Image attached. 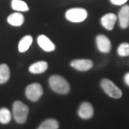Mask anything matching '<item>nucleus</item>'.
Instances as JSON below:
<instances>
[{
	"label": "nucleus",
	"instance_id": "15",
	"mask_svg": "<svg viewBox=\"0 0 129 129\" xmlns=\"http://www.w3.org/2000/svg\"><path fill=\"white\" fill-rule=\"evenodd\" d=\"M10 77V70L8 65L6 64H0V85L6 83Z\"/></svg>",
	"mask_w": 129,
	"mask_h": 129
},
{
	"label": "nucleus",
	"instance_id": "16",
	"mask_svg": "<svg viewBox=\"0 0 129 129\" xmlns=\"http://www.w3.org/2000/svg\"><path fill=\"white\" fill-rule=\"evenodd\" d=\"M11 5L12 8L17 12H27L29 10L27 3L22 0H12Z\"/></svg>",
	"mask_w": 129,
	"mask_h": 129
},
{
	"label": "nucleus",
	"instance_id": "17",
	"mask_svg": "<svg viewBox=\"0 0 129 129\" xmlns=\"http://www.w3.org/2000/svg\"><path fill=\"white\" fill-rule=\"evenodd\" d=\"M59 123L55 119H47L43 121L37 129H58Z\"/></svg>",
	"mask_w": 129,
	"mask_h": 129
},
{
	"label": "nucleus",
	"instance_id": "1",
	"mask_svg": "<svg viewBox=\"0 0 129 129\" xmlns=\"http://www.w3.org/2000/svg\"><path fill=\"white\" fill-rule=\"evenodd\" d=\"M49 84L51 89L58 94L65 95L70 90V86L68 82L60 75H52L49 79Z\"/></svg>",
	"mask_w": 129,
	"mask_h": 129
},
{
	"label": "nucleus",
	"instance_id": "3",
	"mask_svg": "<svg viewBox=\"0 0 129 129\" xmlns=\"http://www.w3.org/2000/svg\"><path fill=\"white\" fill-rule=\"evenodd\" d=\"M88 17L87 10L83 8H72L68 9L65 13L66 19L71 22H81L85 20Z\"/></svg>",
	"mask_w": 129,
	"mask_h": 129
},
{
	"label": "nucleus",
	"instance_id": "2",
	"mask_svg": "<svg viewBox=\"0 0 129 129\" xmlns=\"http://www.w3.org/2000/svg\"><path fill=\"white\" fill-rule=\"evenodd\" d=\"M29 113V108L22 102L17 101L13 103L12 115L17 123L22 124L26 122Z\"/></svg>",
	"mask_w": 129,
	"mask_h": 129
},
{
	"label": "nucleus",
	"instance_id": "11",
	"mask_svg": "<svg viewBox=\"0 0 129 129\" xmlns=\"http://www.w3.org/2000/svg\"><path fill=\"white\" fill-rule=\"evenodd\" d=\"M117 20V17L113 13H108L101 18V24L103 27L108 30H112Z\"/></svg>",
	"mask_w": 129,
	"mask_h": 129
},
{
	"label": "nucleus",
	"instance_id": "7",
	"mask_svg": "<svg viewBox=\"0 0 129 129\" xmlns=\"http://www.w3.org/2000/svg\"><path fill=\"white\" fill-rule=\"evenodd\" d=\"M71 67L79 71H88L93 66L92 60L87 59H77L71 62Z\"/></svg>",
	"mask_w": 129,
	"mask_h": 129
},
{
	"label": "nucleus",
	"instance_id": "4",
	"mask_svg": "<svg viewBox=\"0 0 129 129\" xmlns=\"http://www.w3.org/2000/svg\"><path fill=\"white\" fill-rule=\"evenodd\" d=\"M103 90L108 95L113 98L118 99L122 96V91L118 86H116L113 82L108 79H103L101 82Z\"/></svg>",
	"mask_w": 129,
	"mask_h": 129
},
{
	"label": "nucleus",
	"instance_id": "14",
	"mask_svg": "<svg viewBox=\"0 0 129 129\" xmlns=\"http://www.w3.org/2000/svg\"><path fill=\"white\" fill-rule=\"evenodd\" d=\"M33 42L32 36L26 35L23 37L19 41L18 45V50L20 52H24L28 50L29 47L31 46Z\"/></svg>",
	"mask_w": 129,
	"mask_h": 129
},
{
	"label": "nucleus",
	"instance_id": "5",
	"mask_svg": "<svg viewBox=\"0 0 129 129\" xmlns=\"http://www.w3.org/2000/svg\"><path fill=\"white\" fill-rule=\"evenodd\" d=\"M43 94V89L40 84L37 83L29 85L25 90V95L29 101L36 102L40 100Z\"/></svg>",
	"mask_w": 129,
	"mask_h": 129
},
{
	"label": "nucleus",
	"instance_id": "10",
	"mask_svg": "<svg viewBox=\"0 0 129 129\" xmlns=\"http://www.w3.org/2000/svg\"><path fill=\"white\" fill-rule=\"evenodd\" d=\"M118 20L120 27L125 29L129 25V6H123L118 13Z\"/></svg>",
	"mask_w": 129,
	"mask_h": 129
},
{
	"label": "nucleus",
	"instance_id": "21",
	"mask_svg": "<svg viewBox=\"0 0 129 129\" xmlns=\"http://www.w3.org/2000/svg\"><path fill=\"white\" fill-rule=\"evenodd\" d=\"M124 81L125 83V84H126L128 86H129V73H126L125 75Z\"/></svg>",
	"mask_w": 129,
	"mask_h": 129
},
{
	"label": "nucleus",
	"instance_id": "19",
	"mask_svg": "<svg viewBox=\"0 0 129 129\" xmlns=\"http://www.w3.org/2000/svg\"><path fill=\"white\" fill-rule=\"evenodd\" d=\"M118 54L121 57L129 55V43L124 42L120 44L118 47Z\"/></svg>",
	"mask_w": 129,
	"mask_h": 129
},
{
	"label": "nucleus",
	"instance_id": "6",
	"mask_svg": "<svg viewBox=\"0 0 129 129\" xmlns=\"http://www.w3.org/2000/svg\"><path fill=\"white\" fill-rule=\"evenodd\" d=\"M96 45L98 50L103 53H108L111 50V41L104 35H99L97 36Z\"/></svg>",
	"mask_w": 129,
	"mask_h": 129
},
{
	"label": "nucleus",
	"instance_id": "9",
	"mask_svg": "<svg viewBox=\"0 0 129 129\" xmlns=\"http://www.w3.org/2000/svg\"><path fill=\"white\" fill-rule=\"evenodd\" d=\"M37 43L39 46L45 52H52L55 50V44L44 35H41L37 37Z\"/></svg>",
	"mask_w": 129,
	"mask_h": 129
},
{
	"label": "nucleus",
	"instance_id": "8",
	"mask_svg": "<svg viewBox=\"0 0 129 129\" xmlns=\"http://www.w3.org/2000/svg\"><path fill=\"white\" fill-rule=\"evenodd\" d=\"M93 113H94V110L92 105L90 103L84 102L79 108L78 115L83 119L91 118L93 115Z\"/></svg>",
	"mask_w": 129,
	"mask_h": 129
},
{
	"label": "nucleus",
	"instance_id": "12",
	"mask_svg": "<svg viewBox=\"0 0 129 129\" xmlns=\"http://www.w3.org/2000/svg\"><path fill=\"white\" fill-rule=\"evenodd\" d=\"M48 68V64L45 61H39L31 64L29 68V72L32 74H41L45 73Z\"/></svg>",
	"mask_w": 129,
	"mask_h": 129
},
{
	"label": "nucleus",
	"instance_id": "20",
	"mask_svg": "<svg viewBox=\"0 0 129 129\" xmlns=\"http://www.w3.org/2000/svg\"><path fill=\"white\" fill-rule=\"evenodd\" d=\"M110 1L113 5L119 6V5H124L128 0H110Z\"/></svg>",
	"mask_w": 129,
	"mask_h": 129
},
{
	"label": "nucleus",
	"instance_id": "18",
	"mask_svg": "<svg viewBox=\"0 0 129 129\" xmlns=\"http://www.w3.org/2000/svg\"><path fill=\"white\" fill-rule=\"evenodd\" d=\"M12 120V113L9 109L2 108L0 109V123L2 124H7Z\"/></svg>",
	"mask_w": 129,
	"mask_h": 129
},
{
	"label": "nucleus",
	"instance_id": "13",
	"mask_svg": "<svg viewBox=\"0 0 129 129\" xmlns=\"http://www.w3.org/2000/svg\"><path fill=\"white\" fill-rule=\"evenodd\" d=\"M24 22V17L23 14L19 12H14L9 15L7 17V22L14 27L22 26Z\"/></svg>",
	"mask_w": 129,
	"mask_h": 129
}]
</instances>
